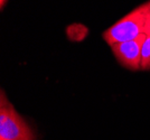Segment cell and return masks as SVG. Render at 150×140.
<instances>
[{"label":"cell","mask_w":150,"mask_h":140,"mask_svg":"<svg viewBox=\"0 0 150 140\" xmlns=\"http://www.w3.org/2000/svg\"><path fill=\"white\" fill-rule=\"evenodd\" d=\"M150 35V0L137 6L102 33L110 46Z\"/></svg>","instance_id":"1"},{"label":"cell","mask_w":150,"mask_h":140,"mask_svg":"<svg viewBox=\"0 0 150 140\" xmlns=\"http://www.w3.org/2000/svg\"><path fill=\"white\" fill-rule=\"evenodd\" d=\"M0 140H37L33 128L19 115L4 90L0 93Z\"/></svg>","instance_id":"2"},{"label":"cell","mask_w":150,"mask_h":140,"mask_svg":"<svg viewBox=\"0 0 150 140\" xmlns=\"http://www.w3.org/2000/svg\"><path fill=\"white\" fill-rule=\"evenodd\" d=\"M146 36L110 46L113 56L125 69L132 72L141 71V47Z\"/></svg>","instance_id":"3"},{"label":"cell","mask_w":150,"mask_h":140,"mask_svg":"<svg viewBox=\"0 0 150 140\" xmlns=\"http://www.w3.org/2000/svg\"><path fill=\"white\" fill-rule=\"evenodd\" d=\"M141 71H150V35L144 37L141 47Z\"/></svg>","instance_id":"4"},{"label":"cell","mask_w":150,"mask_h":140,"mask_svg":"<svg viewBox=\"0 0 150 140\" xmlns=\"http://www.w3.org/2000/svg\"><path fill=\"white\" fill-rule=\"evenodd\" d=\"M7 2H8V0H0V8H1V10L5 8Z\"/></svg>","instance_id":"5"}]
</instances>
